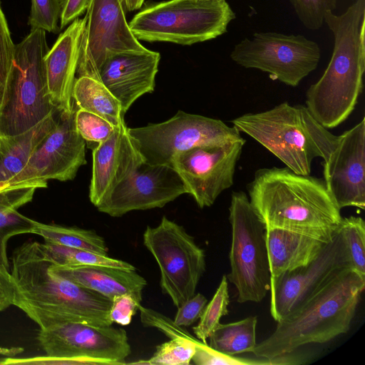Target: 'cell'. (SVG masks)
<instances>
[{
	"mask_svg": "<svg viewBox=\"0 0 365 365\" xmlns=\"http://www.w3.org/2000/svg\"><path fill=\"white\" fill-rule=\"evenodd\" d=\"M40 243L28 241L14 250L10 272L14 286L13 305L40 329L64 322L110 326L111 299L50 269Z\"/></svg>",
	"mask_w": 365,
	"mask_h": 365,
	"instance_id": "obj_1",
	"label": "cell"
},
{
	"mask_svg": "<svg viewBox=\"0 0 365 365\" xmlns=\"http://www.w3.org/2000/svg\"><path fill=\"white\" fill-rule=\"evenodd\" d=\"M249 199L266 227L289 230L326 242L342 217L323 179L299 175L288 168L256 170L248 183Z\"/></svg>",
	"mask_w": 365,
	"mask_h": 365,
	"instance_id": "obj_2",
	"label": "cell"
},
{
	"mask_svg": "<svg viewBox=\"0 0 365 365\" xmlns=\"http://www.w3.org/2000/svg\"><path fill=\"white\" fill-rule=\"evenodd\" d=\"M324 22L334 36L329 64L306 92V107L325 128L344 123L363 89L365 71V0H356L341 15L328 11Z\"/></svg>",
	"mask_w": 365,
	"mask_h": 365,
	"instance_id": "obj_3",
	"label": "cell"
},
{
	"mask_svg": "<svg viewBox=\"0 0 365 365\" xmlns=\"http://www.w3.org/2000/svg\"><path fill=\"white\" fill-rule=\"evenodd\" d=\"M365 288V276L349 268L277 322L273 333L252 354L269 360L308 344L328 342L350 329Z\"/></svg>",
	"mask_w": 365,
	"mask_h": 365,
	"instance_id": "obj_4",
	"label": "cell"
},
{
	"mask_svg": "<svg viewBox=\"0 0 365 365\" xmlns=\"http://www.w3.org/2000/svg\"><path fill=\"white\" fill-rule=\"evenodd\" d=\"M294 173L308 175L314 158L326 161L337 135L322 126L303 105L283 102L271 109L242 115L232 121Z\"/></svg>",
	"mask_w": 365,
	"mask_h": 365,
	"instance_id": "obj_5",
	"label": "cell"
},
{
	"mask_svg": "<svg viewBox=\"0 0 365 365\" xmlns=\"http://www.w3.org/2000/svg\"><path fill=\"white\" fill-rule=\"evenodd\" d=\"M48 50L41 29L31 30L15 44L0 103V134L25 132L56 110L47 89L44 58Z\"/></svg>",
	"mask_w": 365,
	"mask_h": 365,
	"instance_id": "obj_6",
	"label": "cell"
},
{
	"mask_svg": "<svg viewBox=\"0 0 365 365\" xmlns=\"http://www.w3.org/2000/svg\"><path fill=\"white\" fill-rule=\"evenodd\" d=\"M235 17L226 0H168L148 5L128 24L138 40L189 46L224 34Z\"/></svg>",
	"mask_w": 365,
	"mask_h": 365,
	"instance_id": "obj_7",
	"label": "cell"
},
{
	"mask_svg": "<svg viewBox=\"0 0 365 365\" xmlns=\"http://www.w3.org/2000/svg\"><path fill=\"white\" fill-rule=\"evenodd\" d=\"M229 220L230 272L226 277L237 289L238 302H259L270 289L266 225L242 190L231 194Z\"/></svg>",
	"mask_w": 365,
	"mask_h": 365,
	"instance_id": "obj_8",
	"label": "cell"
},
{
	"mask_svg": "<svg viewBox=\"0 0 365 365\" xmlns=\"http://www.w3.org/2000/svg\"><path fill=\"white\" fill-rule=\"evenodd\" d=\"M144 162L151 165H171L178 153L201 145H224L243 139L234 125L182 110L169 120L128 128Z\"/></svg>",
	"mask_w": 365,
	"mask_h": 365,
	"instance_id": "obj_9",
	"label": "cell"
},
{
	"mask_svg": "<svg viewBox=\"0 0 365 365\" xmlns=\"http://www.w3.org/2000/svg\"><path fill=\"white\" fill-rule=\"evenodd\" d=\"M143 243L160 272V285L178 307L192 297L205 271V254L185 228L163 217L154 227L148 226Z\"/></svg>",
	"mask_w": 365,
	"mask_h": 365,
	"instance_id": "obj_10",
	"label": "cell"
},
{
	"mask_svg": "<svg viewBox=\"0 0 365 365\" xmlns=\"http://www.w3.org/2000/svg\"><path fill=\"white\" fill-rule=\"evenodd\" d=\"M230 58L242 67L262 71L274 80L296 87L317 68L321 50L315 41L301 34L257 32L235 44Z\"/></svg>",
	"mask_w": 365,
	"mask_h": 365,
	"instance_id": "obj_11",
	"label": "cell"
},
{
	"mask_svg": "<svg viewBox=\"0 0 365 365\" xmlns=\"http://www.w3.org/2000/svg\"><path fill=\"white\" fill-rule=\"evenodd\" d=\"M37 340L46 355L75 364H123L131 352L126 331L112 325L64 321L40 329Z\"/></svg>",
	"mask_w": 365,
	"mask_h": 365,
	"instance_id": "obj_12",
	"label": "cell"
},
{
	"mask_svg": "<svg viewBox=\"0 0 365 365\" xmlns=\"http://www.w3.org/2000/svg\"><path fill=\"white\" fill-rule=\"evenodd\" d=\"M86 11L77 78L98 80L99 71L110 55L146 49L131 31L120 0H91Z\"/></svg>",
	"mask_w": 365,
	"mask_h": 365,
	"instance_id": "obj_13",
	"label": "cell"
},
{
	"mask_svg": "<svg viewBox=\"0 0 365 365\" xmlns=\"http://www.w3.org/2000/svg\"><path fill=\"white\" fill-rule=\"evenodd\" d=\"M349 268L352 269L339 227L333 238L309 264L271 277L270 313L272 318L277 322L282 320L329 281Z\"/></svg>",
	"mask_w": 365,
	"mask_h": 365,
	"instance_id": "obj_14",
	"label": "cell"
},
{
	"mask_svg": "<svg viewBox=\"0 0 365 365\" xmlns=\"http://www.w3.org/2000/svg\"><path fill=\"white\" fill-rule=\"evenodd\" d=\"M245 143L243 138L224 145L197 146L173 158L170 166L199 207H210L223 191L232 187Z\"/></svg>",
	"mask_w": 365,
	"mask_h": 365,
	"instance_id": "obj_15",
	"label": "cell"
},
{
	"mask_svg": "<svg viewBox=\"0 0 365 365\" xmlns=\"http://www.w3.org/2000/svg\"><path fill=\"white\" fill-rule=\"evenodd\" d=\"M75 112L69 115L58 112L56 125L21 171L9 181L11 185L74 179L80 167L86 163V142L76 130Z\"/></svg>",
	"mask_w": 365,
	"mask_h": 365,
	"instance_id": "obj_16",
	"label": "cell"
},
{
	"mask_svg": "<svg viewBox=\"0 0 365 365\" xmlns=\"http://www.w3.org/2000/svg\"><path fill=\"white\" fill-rule=\"evenodd\" d=\"M185 193V185L172 166L143 162L96 208L111 217H120L133 210L163 207Z\"/></svg>",
	"mask_w": 365,
	"mask_h": 365,
	"instance_id": "obj_17",
	"label": "cell"
},
{
	"mask_svg": "<svg viewBox=\"0 0 365 365\" xmlns=\"http://www.w3.org/2000/svg\"><path fill=\"white\" fill-rule=\"evenodd\" d=\"M324 181L341 210L365 209V118L338 135L335 146L323 161Z\"/></svg>",
	"mask_w": 365,
	"mask_h": 365,
	"instance_id": "obj_18",
	"label": "cell"
},
{
	"mask_svg": "<svg viewBox=\"0 0 365 365\" xmlns=\"http://www.w3.org/2000/svg\"><path fill=\"white\" fill-rule=\"evenodd\" d=\"M160 54L146 48L113 53L103 63L100 81L119 101L124 114L132 104L155 88Z\"/></svg>",
	"mask_w": 365,
	"mask_h": 365,
	"instance_id": "obj_19",
	"label": "cell"
},
{
	"mask_svg": "<svg viewBox=\"0 0 365 365\" xmlns=\"http://www.w3.org/2000/svg\"><path fill=\"white\" fill-rule=\"evenodd\" d=\"M92 155L89 199L95 207L144 162L125 120L93 149Z\"/></svg>",
	"mask_w": 365,
	"mask_h": 365,
	"instance_id": "obj_20",
	"label": "cell"
},
{
	"mask_svg": "<svg viewBox=\"0 0 365 365\" xmlns=\"http://www.w3.org/2000/svg\"><path fill=\"white\" fill-rule=\"evenodd\" d=\"M85 23V17L73 21L44 58L50 101L58 113L66 115L75 111L72 93Z\"/></svg>",
	"mask_w": 365,
	"mask_h": 365,
	"instance_id": "obj_21",
	"label": "cell"
},
{
	"mask_svg": "<svg viewBox=\"0 0 365 365\" xmlns=\"http://www.w3.org/2000/svg\"><path fill=\"white\" fill-rule=\"evenodd\" d=\"M50 269L110 299L129 293L142 301V292L147 284L145 279L135 270L109 266H58L51 262Z\"/></svg>",
	"mask_w": 365,
	"mask_h": 365,
	"instance_id": "obj_22",
	"label": "cell"
},
{
	"mask_svg": "<svg viewBox=\"0 0 365 365\" xmlns=\"http://www.w3.org/2000/svg\"><path fill=\"white\" fill-rule=\"evenodd\" d=\"M329 242L289 230L267 227L271 277L309 264Z\"/></svg>",
	"mask_w": 365,
	"mask_h": 365,
	"instance_id": "obj_23",
	"label": "cell"
},
{
	"mask_svg": "<svg viewBox=\"0 0 365 365\" xmlns=\"http://www.w3.org/2000/svg\"><path fill=\"white\" fill-rule=\"evenodd\" d=\"M47 182L24 183L0 192V266L9 269L7 242L13 236L32 234L36 220L20 212L18 209L30 202L37 188L46 187Z\"/></svg>",
	"mask_w": 365,
	"mask_h": 365,
	"instance_id": "obj_24",
	"label": "cell"
},
{
	"mask_svg": "<svg viewBox=\"0 0 365 365\" xmlns=\"http://www.w3.org/2000/svg\"><path fill=\"white\" fill-rule=\"evenodd\" d=\"M57 117L56 110L25 132L0 134V180L9 182L21 171L34 149L56 125Z\"/></svg>",
	"mask_w": 365,
	"mask_h": 365,
	"instance_id": "obj_25",
	"label": "cell"
},
{
	"mask_svg": "<svg viewBox=\"0 0 365 365\" xmlns=\"http://www.w3.org/2000/svg\"><path fill=\"white\" fill-rule=\"evenodd\" d=\"M72 97L78 109L99 115L115 127L124 120L120 103L97 79L88 76L76 78Z\"/></svg>",
	"mask_w": 365,
	"mask_h": 365,
	"instance_id": "obj_26",
	"label": "cell"
},
{
	"mask_svg": "<svg viewBox=\"0 0 365 365\" xmlns=\"http://www.w3.org/2000/svg\"><path fill=\"white\" fill-rule=\"evenodd\" d=\"M257 317L250 316L229 324H220L209 336V346L226 355L252 352L257 345Z\"/></svg>",
	"mask_w": 365,
	"mask_h": 365,
	"instance_id": "obj_27",
	"label": "cell"
},
{
	"mask_svg": "<svg viewBox=\"0 0 365 365\" xmlns=\"http://www.w3.org/2000/svg\"><path fill=\"white\" fill-rule=\"evenodd\" d=\"M32 234L42 237L46 242L108 255L104 239L92 230L35 221Z\"/></svg>",
	"mask_w": 365,
	"mask_h": 365,
	"instance_id": "obj_28",
	"label": "cell"
},
{
	"mask_svg": "<svg viewBox=\"0 0 365 365\" xmlns=\"http://www.w3.org/2000/svg\"><path fill=\"white\" fill-rule=\"evenodd\" d=\"M44 257L58 266L103 265L135 270L131 264L108 255L44 242L40 243Z\"/></svg>",
	"mask_w": 365,
	"mask_h": 365,
	"instance_id": "obj_29",
	"label": "cell"
},
{
	"mask_svg": "<svg viewBox=\"0 0 365 365\" xmlns=\"http://www.w3.org/2000/svg\"><path fill=\"white\" fill-rule=\"evenodd\" d=\"M229 303L228 281L226 275H224L212 299L206 304L199 323L192 328L199 340L207 344V339L220 324V319L228 314Z\"/></svg>",
	"mask_w": 365,
	"mask_h": 365,
	"instance_id": "obj_30",
	"label": "cell"
},
{
	"mask_svg": "<svg viewBox=\"0 0 365 365\" xmlns=\"http://www.w3.org/2000/svg\"><path fill=\"white\" fill-rule=\"evenodd\" d=\"M339 231L346 247L351 268L365 276V222L361 217H342Z\"/></svg>",
	"mask_w": 365,
	"mask_h": 365,
	"instance_id": "obj_31",
	"label": "cell"
},
{
	"mask_svg": "<svg viewBox=\"0 0 365 365\" xmlns=\"http://www.w3.org/2000/svg\"><path fill=\"white\" fill-rule=\"evenodd\" d=\"M206 344L200 340L192 341L181 338L170 339V341L157 346L153 355L148 360L135 364L151 365H188L196 349Z\"/></svg>",
	"mask_w": 365,
	"mask_h": 365,
	"instance_id": "obj_32",
	"label": "cell"
},
{
	"mask_svg": "<svg viewBox=\"0 0 365 365\" xmlns=\"http://www.w3.org/2000/svg\"><path fill=\"white\" fill-rule=\"evenodd\" d=\"M75 124L78 133L92 149L94 143L98 145L107 140L115 128L102 117L81 109L75 112Z\"/></svg>",
	"mask_w": 365,
	"mask_h": 365,
	"instance_id": "obj_33",
	"label": "cell"
},
{
	"mask_svg": "<svg viewBox=\"0 0 365 365\" xmlns=\"http://www.w3.org/2000/svg\"><path fill=\"white\" fill-rule=\"evenodd\" d=\"M64 0H31L29 24L31 30L58 33Z\"/></svg>",
	"mask_w": 365,
	"mask_h": 365,
	"instance_id": "obj_34",
	"label": "cell"
},
{
	"mask_svg": "<svg viewBox=\"0 0 365 365\" xmlns=\"http://www.w3.org/2000/svg\"><path fill=\"white\" fill-rule=\"evenodd\" d=\"M301 23L308 29H319L328 11H333L337 0H289Z\"/></svg>",
	"mask_w": 365,
	"mask_h": 365,
	"instance_id": "obj_35",
	"label": "cell"
},
{
	"mask_svg": "<svg viewBox=\"0 0 365 365\" xmlns=\"http://www.w3.org/2000/svg\"><path fill=\"white\" fill-rule=\"evenodd\" d=\"M15 50L7 21L0 5V103Z\"/></svg>",
	"mask_w": 365,
	"mask_h": 365,
	"instance_id": "obj_36",
	"label": "cell"
},
{
	"mask_svg": "<svg viewBox=\"0 0 365 365\" xmlns=\"http://www.w3.org/2000/svg\"><path fill=\"white\" fill-rule=\"evenodd\" d=\"M194 364L197 365H255L260 364V361L237 358L226 355L212 348L207 344L196 349L192 359Z\"/></svg>",
	"mask_w": 365,
	"mask_h": 365,
	"instance_id": "obj_37",
	"label": "cell"
},
{
	"mask_svg": "<svg viewBox=\"0 0 365 365\" xmlns=\"http://www.w3.org/2000/svg\"><path fill=\"white\" fill-rule=\"evenodd\" d=\"M111 301L110 318L113 323L123 326L130 323L141 302L129 293L115 296Z\"/></svg>",
	"mask_w": 365,
	"mask_h": 365,
	"instance_id": "obj_38",
	"label": "cell"
},
{
	"mask_svg": "<svg viewBox=\"0 0 365 365\" xmlns=\"http://www.w3.org/2000/svg\"><path fill=\"white\" fill-rule=\"evenodd\" d=\"M207 303V300L203 294H195L177 307L173 322L178 326L190 327L200 319Z\"/></svg>",
	"mask_w": 365,
	"mask_h": 365,
	"instance_id": "obj_39",
	"label": "cell"
},
{
	"mask_svg": "<svg viewBox=\"0 0 365 365\" xmlns=\"http://www.w3.org/2000/svg\"><path fill=\"white\" fill-rule=\"evenodd\" d=\"M91 0H64L60 19V29H63L78 18L87 10Z\"/></svg>",
	"mask_w": 365,
	"mask_h": 365,
	"instance_id": "obj_40",
	"label": "cell"
},
{
	"mask_svg": "<svg viewBox=\"0 0 365 365\" xmlns=\"http://www.w3.org/2000/svg\"><path fill=\"white\" fill-rule=\"evenodd\" d=\"M14 286L9 269L0 266V312L14 304Z\"/></svg>",
	"mask_w": 365,
	"mask_h": 365,
	"instance_id": "obj_41",
	"label": "cell"
},
{
	"mask_svg": "<svg viewBox=\"0 0 365 365\" xmlns=\"http://www.w3.org/2000/svg\"><path fill=\"white\" fill-rule=\"evenodd\" d=\"M24 349L19 346L4 347L0 346V356L3 357H15L21 354Z\"/></svg>",
	"mask_w": 365,
	"mask_h": 365,
	"instance_id": "obj_42",
	"label": "cell"
},
{
	"mask_svg": "<svg viewBox=\"0 0 365 365\" xmlns=\"http://www.w3.org/2000/svg\"><path fill=\"white\" fill-rule=\"evenodd\" d=\"M124 10L133 11L141 8L145 0H120Z\"/></svg>",
	"mask_w": 365,
	"mask_h": 365,
	"instance_id": "obj_43",
	"label": "cell"
},
{
	"mask_svg": "<svg viewBox=\"0 0 365 365\" xmlns=\"http://www.w3.org/2000/svg\"><path fill=\"white\" fill-rule=\"evenodd\" d=\"M19 185H11L9 181L0 180V192Z\"/></svg>",
	"mask_w": 365,
	"mask_h": 365,
	"instance_id": "obj_44",
	"label": "cell"
}]
</instances>
